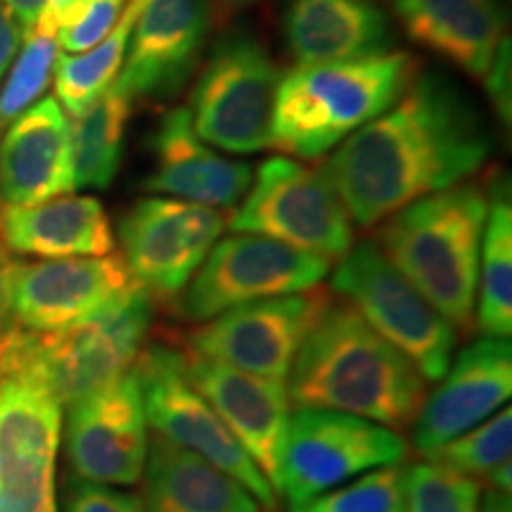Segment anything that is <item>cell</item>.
I'll return each mask as SVG.
<instances>
[{
	"label": "cell",
	"mask_w": 512,
	"mask_h": 512,
	"mask_svg": "<svg viewBox=\"0 0 512 512\" xmlns=\"http://www.w3.org/2000/svg\"><path fill=\"white\" fill-rule=\"evenodd\" d=\"M491 136L475 102L439 74H418L380 117L337 145L323 166L361 228L420 197L463 183L486 162Z\"/></svg>",
	"instance_id": "1"
},
{
	"label": "cell",
	"mask_w": 512,
	"mask_h": 512,
	"mask_svg": "<svg viewBox=\"0 0 512 512\" xmlns=\"http://www.w3.org/2000/svg\"><path fill=\"white\" fill-rule=\"evenodd\" d=\"M425 389L420 370L344 299L325 306L287 375L294 408L358 415L394 432L411 430Z\"/></svg>",
	"instance_id": "2"
},
{
	"label": "cell",
	"mask_w": 512,
	"mask_h": 512,
	"mask_svg": "<svg viewBox=\"0 0 512 512\" xmlns=\"http://www.w3.org/2000/svg\"><path fill=\"white\" fill-rule=\"evenodd\" d=\"M486 211V192L463 181L406 204L377 230L384 256L458 332L475 325Z\"/></svg>",
	"instance_id": "3"
},
{
	"label": "cell",
	"mask_w": 512,
	"mask_h": 512,
	"mask_svg": "<svg viewBox=\"0 0 512 512\" xmlns=\"http://www.w3.org/2000/svg\"><path fill=\"white\" fill-rule=\"evenodd\" d=\"M420 64L401 50L347 62L299 64L280 79L271 147L318 159L389 110Z\"/></svg>",
	"instance_id": "4"
},
{
	"label": "cell",
	"mask_w": 512,
	"mask_h": 512,
	"mask_svg": "<svg viewBox=\"0 0 512 512\" xmlns=\"http://www.w3.org/2000/svg\"><path fill=\"white\" fill-rule=\"evenodd\" d=\"M155 299L138 287L126 302L57 332L15 325L0 356V375L27 377L62 408L126 375L150 342Z\"/></svg>",
	"instance_id": "5"
},
{
	"label": "cell",
	"mask_w": 512,
	"mask_h": 512,
	"mask_svg": "<svg viewBox=\"0 0 512 512\" xmlns=\"http://www.w3.org/2000/svg\"><path fill=\"white\" fill-rule=\"evenodd\" d=\"M280 69L245 31L221 36L190 93L192 128L207 145L233 155L271 147Z\"/></svg>",
	"instance_id": "6"
},
{
	"label": "cell",
	"mask_w": 512,
	"mask_h": 512,
	"mask_svg": "<svg viewBox=\"0 0 512 512\" xmlns=\"http://www.w3.org/2000/svg\"><path fill=\"white\" fill-rule=\"evenodd\" d=\"M332 290L354 306L377 335L394 344L427 382L444 377L458 330L396 271L375 240L351 245L339 256Z\"/></svg>",
	"instance_id": "7"
},
{
	"label": "cell",
	"mask_w": 512,
	"mask_h": 512,
	"mask_svg": "<svg viewBox=\"0 0 512 512\" xmlns=\"http://www.w3.org/2000/svg\"><path fill=\"white\" fill-rule=\"evenodd\" d=\"M235 233L264 235L304 252L339 259L354 245V228L323 171L290 157H271L228 219Z\"/></svg>",
	"instance_id": "8"
},
{
	"label": "cell",
	"mask_w": 512,
	"mask_h": 512,
	"mask_svg": "<svg viewBox=\"0 0 512 512\" xmlns=\"http://www.w3.org/2000/svg\"><path fill=\"white\" fill-rule=\"evenodd\" d=\"M143 396L147 427L171 444L188 448L247 486L266 510L278 508V494L228 432L214 408L188 380L181 349L150 339L133 366Z\"/></svg>",
	"instance_id": "9"
},
{
	"label": "cell",
	"mask_w": 512,
	"mask_h": 512,
	"mask_svg": "<svg viewBox=\"0 0 512 512\" xmlns=\"http://www.w3.org/2000/svg\"><path fill=\"white\" fill-rule=\"evenodd\" d=\"M330 266L325 256L264 235L235 233L209 249L171 306L178 318L204 323L235 306L318 287L328 278Z\"/></svg>",
	"instance_id": "10"
},
{
	"label": "cell",
	"mask_w": 512,
	"mask_h": 512,
	"mask_svg": "<svg viewBox=\"0 0 512 512\" xmlns=\"http://www.w3.org/2000/svg\"><path fill=\"white\" fill-rule=\"evenodd\" d=\"M401 432L328 408H292L280 472V494L290 512L363 472L403 463Z\"/></svg>",
	"instance_id": "11"
},
{
	"label": "cell",
	"mask_w": 512,
	"mask_h": 512,
	"mask_svg": "<svg viewBox=\"0 0 512 512\" xmlns=\"http://www.w3.org/2000/svg\"><path fill=\"white\" fill-rule=\"evenodd\" d=\"M330 302L332 292L318 285L235 306L185 332L183 351L240 373L287 382L299 347Z\"/></svg>",
	"instance_id": "12"
},
{
	"label": "cell",
	"mask_w": 512,
	"mask_h": 512,
	"mask_svg": "<svg viewBox=\"0 0 512 512\" xmlns=\"http://www.w3.org/2000/svg\"><path fill=\"white\" fill-rule=\"evenodd\" d=\"M216 209L176 197H143L121 216V259L155 302L171 304L221 238Z\"/></svg>",
	"instance_id": "13"
},
{
	"label": "cell",
	"mask_w": 512,
	"mask_h": 512,
	"mask_svg": "<svg viewBox=\"0 0 512 512\" xmlns=\"http://www.w3.org/2000/svg\"><path fill=\"white\" fill-rule=\"evenodd\" d=\"M62 406L27 377L0 375V512H60Z\"/></svg>",
	"instance_id": "14"
},
{
	"label": "cell",
	"mask_w": 512,
	"mask_h": 512,
	"mask_svg": "<svg viewBox=\"0 0 512 512\" xmlns=\"http://www.w3.org/2000/svg\"><path fill=\"white\" fill-rule=\"evenodd\" d=\"M62 437L72 477L107 486L138 484L150 427L133 368L67 406Z\"/></svg>",
	"instance_id": "15"
},
{
	"label": "cell",
	"mask_w": 512,
	"mask_h": 512,
	"mask_svg": "<svg viewBox=\"0 0 512 512\" xmlns=\"http://www.w3.org/2000/svg\"><path fill=\"white\" fill-rule=\"evenodd\" d=\"M119 254L15 264L12 318L31 332H57L86 323L138 290Z\"/></svg>",
	"instance_id": "16"
},
{
	"label": "cell",
	"mask_w": 512,
	"mask_h": 512,
	"mask_svg": "<svg viewBox=\"0 0 512 512\" xmlns=\"http://www.w3.org/2000/svg\"><path fill=\"white\" fill-rule=\"evenodd\" d=\"M211 31L207 0H140L117 88L128 100H169L200 67Z\"/></svg>",
	"instance_id": "17"
},
{
	"label": "cell",
	"mask_w": 512,
	"mask_h": 512,
	"mask_svg": "<svg viewBox=\"0 0 512 512\" xmlns=\"http://www.w3.org/2000/svg\"><path fill=\"white\" fill-rule=\"evenodd\" d=\"M181 354L188 380L240 441L275 494H280L287 427L294 408L287 382L240 373L223 363L185 354L183 349Z\"/></svg>",
	"instance_id": "18"
},
{
	"label": "cell",
	"mask_w": 512,
	"mask_h": 512,
	"mask_svg": "<svg viewBox=\"0 0 512 512\" xmlns=\"http://www.w3.org/2000/svg\"><path fill=\"white\" fill-rule=\"evenodd\" d=\"M512 394V344L479 337L451 358L439 387L422 401L413 422V446L420 456L482 425L508 406Z\"/></svg>",
	"instance_id": "19"
},
{
	"label": "cell",
	"mask_w": 512,
	"mask_h": 512,
	"mask_svg": "<svg viewBox=\"0 0 512 512\" xmlns=\"http://www.w3.org/2000/svg\"><path fill=\"white\" fill-rule=\"evenodd\" d=\"M76 190L72 124L55 98L34 102L0 145V200L31 207Z\"/></svg>",
	"instance_id": "20"
},
{
	"label": "cell",
	"mask_w": 512,
	"mask_h": 512,
	"mask_svg": "<svg viewBox=\"0 0 512 512\" xmlns=\"http://www.w3.org/2000/svg\"><path fill=\"white\" fill-rule=\"evenodd\" d=\"M155 171L145 190L176 200L233 209L252 185V166L216 155L192 128L188 107H176L159 119L150 138Z\"/></svg>",
	"instance_id": "21"
},
{
	"label": "cell",
	"mask_w": 512,
	"mask_h": 512,
	"mask_svg": "<svg viewBox=\"0 0 512 512\" xmlns=\"http://www.w3.org/2000/svg\"><path fill=\"white\" fill-rule=\"evenodd\" d=\"M413 43L484 79L505 41L501 0H387Z\"/></svg>",
	"instance_id": "22"
},
{
	"label": "cell",
	"mask_w": 512,
	"mask_h": 512,
	"mask_svg": "<svg viewBox=\"0 0 512 512\" xmlns=\"http://www.w3.org/2000/svg\"><path fill=\"white\" fill-rule=\"evenodd\" d=\"M283 29L299 64L363 60L394 46L392 24L375 0H290Z\"/></svg>",
	"instance_id": "23"
},
{
	"label": "cell",
	"mask_w": 512,
	"mask_h": 512,
	"mask_svg": "<svg viewBox=\"0 0 512 512\" xmlns=\"http://www.w3.org/2000/svg\"><path fill=\"white\" fill-rule=\"evenodd\" d=\"M0 242L8 252L41 259L114 254V230L100 200L60 195L31 207H3Z\"/></svg>",
	"instance_id": "24"
},
{
	"label": "cell",
	"mask_w": 512,
	"mask_h": 512,
	"mask_svg": "<svg viewBox=\"0 0 512 512\" xmlns=\"http://www.w3.org/2000/svg\"><path fill=\"white\" fill-rule=\"evenodd\" d=\"M140 482L145 512H271L221 467L157 434L150 437Z\"/></svg>",
	"instance_id": "25"
},
{
	"label": "cell",
	"mask_w": 512,
	"mask_h": 512,
	"mask_svg": "<svg viewBox=\"0 0 512 512\" xmlns=\"http://www.w3.org/2000/svg\"><path fill=\"white\" fill-rule=\"evenodd\" d=\"M489 211L479 252L475 328L484 337L510 339L512 332V204L508 178L489 188Z\"/></svg>",
	"instance_id": "26"
},
{
	"label": "cell",
	"mask_w": 512,
	"mask_h": 512,
	"mask_svg": "<svg viewBox=\"0 0 512 512\" xmlns=\"http://www.w3.org/2000/svg\"><path fill=\"white\" fill-rule=\"evenodd\" d=\"M133 102L112 83L72 124L76 188H110L124 159L126 126Z\"/></svg>",
	"instance_id": "27"
},
{
	"label": "cell",
	"mask_w": 512,
	"mask_h": 512,
	"mask_svg": "<svg viewBox=\"0 0 512 512\" xmlns=\"http://www.w3.org/2000/svg\"><path fill=\"white\" fill-rule=\"evenodd\" d=\"M138 10L140 0H128L117 27L110 31V36L102 38L98 46L81 55H57L53 69L55 100L60 102L64 112L76 117L117 81Z\"/></svg>",
	"instance_id": "28"
},
{
	"label": "cell",
	"mask_w": 512,
	"mask_h": 512,
	"mask_svg": "<svg viewBox=\"0 0 512 512\" xmlns=\"http://www.w3.org/2000/svg\"><path fill=\"white\" fill-rule=\"evenodd\" d=\"M512 451V411L510 406L484 420L482 425L472 427L460 437L446 441L439 448L422 456L432 463H439L456 470L460 475L477 479V482H489L498 467L510 463Z\"/></svg>",
	"instance_id": "29"
},
{
	"label": "cell",
	"mask_w": 512,
	"mask_h": 512,
	"mask_svg": "<svg viewBox=\"0 0 512 512\" xmlns=\"http://www.w3.org/2000/svg\"><path fill=\"white\" fill-rule=\"evenodd\" d=\"M294 512H406V465L363 472Z\"/></svg>",
	"instance_id": "30"
},
{
	"label": "cell",
	"mask_w": 512,
	"mask_h": 512,
	"mask_svg": "<svg viewBox=\"0 0 512 512\" xmlns=\"http://www.w3.org/2000/svg\"><path fill=\"white\" fill-rule=\"evenodd\" d=\"M22 50H17L8 79L0 88V124H10L19 114L38 102L53 81L57 60V38L27 29L22 38Z\"/></svg>",
	"instance_id": "31"
},
{
	"label": "cell",
	"mask_w": 512,
	"mask_h": 512,
	"mask_svg": "<svg viewBox=\"0 0 512 512\" xmlns=\"http://www.w3.org/2000/svg\"><path fill=\"white\" fill-rule=\"evenodd\" d=\"M482 482L420 460L406 467V512H477Z\"/></svg>",
	"instance_id": "32"
},
{
	"label": "cell",
	"mask_w": 512,
	"mask_h": 512,
	"mask_svg": "<svg viewBox=\"0 0 512 512\" xmlns=\"http://www.w3.org/2000/svg\"><path fill=\"white\" fill-rule=\"evenodd\" d=\"M126 3L128 0H83L79 17L57 36V46L69 55L86 53L98 46L102 38L110 36V31L117 27Z\"/></svg>",
	"instance_id": "33"
},
{
	"label": "cell",
	"mask_w": 512,
	"mask_h": 512,
	"mask_svg": "<svg viewBox=\"0 0 512 512\" xmlns=\"http://www.w3.org/2000/svg\"><path fill=\"white\" fill-rule=\"evenodd\" d=\"M64 512H145L143 498L119 486L72 477L64 496Z\"/></svg>",
	"instance_id": "34"
},
{
	"label": "cell",
	"mask_w": 512,
	"mask_h": 512,
	"mask_svg": "<svg viewBox=\"0 0 512 512\" xmlns=\"http://www.w3.org/2000/svg\"><path fill=\"white\" fill-rule=\"evenodd\" d=\"M510 38L505 36V41L498 48V53L491 62L489 72L484 76L486 93H489L491 105L496 107L498 117H501L505 124H510V110H512V95H510Z\"/></svg>",
	"instance_id": "35"
},
{
	"label": "cell",
	"mask_w": 512,
	"mask_h": 512,
	"mask_svg": "<svg viewBox=\"0 0 512 512\" xmlns=\"http://www.w3.org/2000/svg\"><path fill=\"white\" fill-rule=\"evenodd\" d=\"M15 264L17 261L0 242V356H3L10 332L17 325L12 318V271H15Z\"/></svg>",
	"instance_id": "36"
},
{
	"label": "cell",
	"mask_w": 512,
	"mask_h": 512,
	"mask_svg": "<svg viewBox=\"0 0 512 512\" xmlns=\"http://www.w3.org/2000/svg\"><path fill=\"white\" fill-rule=\"evenodd\" d=\"M24 29L19 27V22L12 17V12L0 3V79H3L5 69L10 67L15 60L19 46H22Z\"/></svg>",
	"instance_id": "37"
},
{
	"label": "cell",
	"mask_w": 512,
	"mask_h": 512,
	"mask_svg": "<svg viewBox=\"0 0 512 512\" xmlns=\"http://www.w3.org/2000/svg\"><path fill=\"white\" fill-rule=\"evenodd\" d=\"M0 3L12 12V17L19 22V27L27 31L36 24L38 12H41L46 0H0Z\"/></svg>",
	"instance_id": "38"
},
{
	"label": "cell",
	"mask_w": 512,
	"mask_h": 512,
	"mask_svg": "<svg viewBox=\"0 0 512 512\" xmlns=\"http://www.w3.org/2000/svg\"><path fill=\"white\" fill-rule=\"evenodd\" d=\"M477 512H512V496L498 489H482Z\"/></svg>",
	"instance_id": "39"
},
{
	"label": "cell",
	"mask_w": 512,
	"mask_h": 512,
	"mask_svg": "<svg viewBox=\"0 0 512 512\" xmlns=\"http://www.w3.org/2000/svg\"><path fill=\"white\" fill-rule=\"evenodd\" d=\"M216 3L226 5L230 10H238V8H247V5H252L254 0H216Z\"/></svg>",
	"instance_id": "40"
},
{
	"label": "cell",
	"mask_w": 512,
	"mask_h": 512,
	"mask_svg": "<svg viewBox=\"0 0 512 512\" xmlns=\"http://www.w3.org/2000/svg\"><path fill=\"white\" fill-rule=\"evenodd\" d=\"M0 211H3V200H0Z\"/></svg>",
	"instance_id": "41"
}]
</instances>
